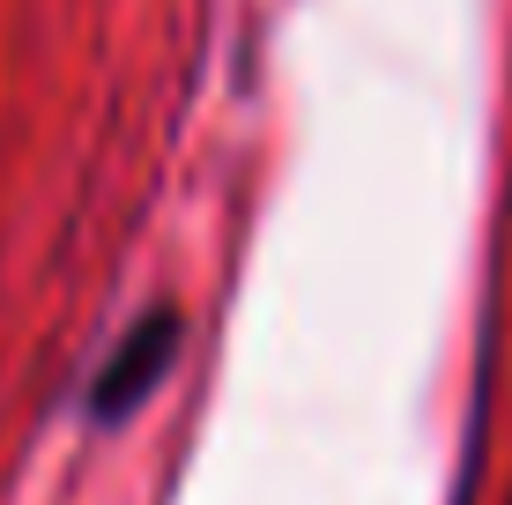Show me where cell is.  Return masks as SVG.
Wrapping results in <instances>:
<instances>
[{"instance_id": "obj_1", "label": "cell", "mask_w": 512, "mask_h": 505, "mask_svg": "<svg viewBox=\"0 0 512 505\" xmlns=\"http://www.w3.org/2000/svg\"><path fill=\"white\" fill-rule=\"evenodd\" d=\"M171 357H179V312L156 305L149 320H141L134 335L104 357V372H97V387H90V416H97V424H119L127 409H141L156 394V379L171 372Z\"/></svg>"}]
</instances>
